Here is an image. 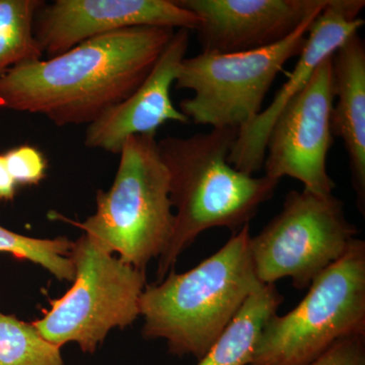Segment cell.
<instances>
[{
  "instance_id": "1",
  "label": "cell",
  "mask_w": 365,
  "mask_h": 365,
  "mask_svg": "<svg viewBox=\"0 0 365 365\" xmlns=\"http://www.w3.org/2000/svg\"><path fill=\"white\" fill-rule=\"evenodd\" d=\"M176 30L133 26L91 38L0 76V107L42 115L56 126L90 125L150 76Z\"/></svg>"
},
{
  "instance_id": "2",
  "label": "cell",
  "mask_w": 365,
  "mask_h": 365,
  "mask_svg": "<svg viewBox=\"0 0 365 365\" xmlns=\"http://www.w3.org/2000/svg\"><path fill=\"white\" fill-rule=\"evenodd\" d=\"M239 129L212 128L208 133L168 136L158 141L170 177V199L176 208L169 246L158 258V282L174 269L180 255L213 227L237 234L272 199L279 181L255 177L227 162Z\"/></svg>"
},
{
  "instance_id": "3",
  "label": "cell",
  "mask_w": 365,
  "mask_h": 365,
  "mask_svg": "<svg viewBox=\"0 0 365 365\" xmlns=\"http://www.w3.org/2000/svg\"><path fill=\"white\" fill-rule=\"evenodd\" d=\"M250 225L212 256L184 273L173 269L145 285L139 314L145 339H165L172 354L201 359L220 339L250 295L263 287L255 273Z\"/></svg>"
},
{
  "instance_id": "4",
  "label": "cell",
  "mask_w": 365,
  "mask_h": 365,
  "mask_svg": "<svg viewBox=\"0 0 365 365\" xmlns=\"http://www.w3.org/2000/svg\"><path fill=\"white\" fill-rule=\"evenodd\" d=\"M172 209L169 173L155 136H131L120 153L111 188L98 191L95 215L76 225L125 263L145 270L169 246Z\"/></svg>"
},
{
  "instance_id": "5",
  "label": "cell",
  "mask_w": 365,
  "mask_h": 365,
  "mask_svg": "<svg viewBox=\"0 0 365 365\" xmlns=\"http://www.w3.org/2000/svg\"><path fill=\"white\" fill-rule=\"evenodd\" d=\"M350 335H365V242L359 239L292 311L268 319L249 365H306Z\"/></svg>"
},
{
  "instance_id": "6",
  "label": "cell",
  "mask_w": 365,
  "mask_h": 365,
  "mask_svg": "<svg viewBox=\"0 0 365 365\" xmlns=\"http://www.w3.org/2000/svg\"><path fill=\"white\" fill-rule=\"evenodd\" d=\"M113 255L86 234L73 242L69 256L73 284L66 294L50 300L51 309L33 322L48 342L59 348L76 342L93 354L113 328H126L140 316L145 270Z\"/></svg>"
},
{
  "instance_id": "7",
  "label": "cell",
  "mask_w": 365,
  "mask_h": 365,
  "mask_svg": "<svg viewBox=\"0 0 365 365\" xmlns=\"http://www.w3.org/2000/svg\"><path fill=\"white\" fill-rule=\"evenodd\" d=\"M322 11L277 44L232 54L202 52L182 60L175 88L192 91L194 96L180 102V112L190 122L212 128L240 129L248 124L262 112L271 86L288 60L299 56Z\"/></svg>"
},
{
  "instance_id": "8",
  "label": "cell",
  "mask_w": 365,
  "mask_h": 365,
  "mask_svg": "<svg viewBox=\"0 0 365 365\" xmlns=\"http://www.w3.org/2000/svg\"><path fill=\"white\" fill-rule=\"evenodd\" d=\"M357 234L339 198L292 190L282 210L250 240L255 273L264 285L289 277L295 289H307L342 258Z\"/></svg>"
},
{
  "instance_id": "9",
  "label": "cell",
  "mask_w": 365,
  "mask_h": 365,
  "mask_svg": "<svg viewBox=\"0 0 365 365\" xmlns=\"http://www.w3.org/2000/svg\"><path fill=\"white\" fill-rule=\"evenodd\" d=\"M334 55V54H333ZM333 55L324 60L299 93L278 115L269 134L263 169L280 181L299 180L317 195H331L336 182L327 170L334 143Z\"/></svg>"
},
{
  "instance_id": "10",
  "label": "cell",
  "mask_w": 365,
  "mask_h": 365,
  "mask_svg": "<svg viewBox=\"0 0 365 365\" xmlns=\"http://www.w3.org/2000/svg\"><path fill=\"white\" fill-rule=\"evenodd\" d=\"M200 19L176 0H56L43 4L34 36L48 58L98 36L133 26L197 30Z\"/></svg>"
},
{
  "instance_id": "11",
  "label": "cell",
  "mask_w": 365,
  "mask_h": 365,
  "mask_svg": "<svg viewBox=\"0 0 365 365\" xmlns=\"http://www.w3.org/2000/svg\"><path fill=\"white\" fill-rule=\"evenodd\" d=\"M329 0H176L200 19L203 53L232 54L287 39Z\"/></svg>"
},
{
  "instance_id": "12",
  "label": "cell",
  "mask_w": 365,
  "mask_h": 365,
  "mask_svg": "<svg viewBox=\"0 0 365 365\" xmlns=\"http://www.w3.org/2000/svg\"><path fill=\"white\" fill-rule=\"evenodd\" d=\"M364 6V0H329L309 29L299 61L287 83L265 110L239 129L227 158L235 170L254 176L263 169L269 134L278 115L306 88L317 67L364 26L365 21L359 16Z\"/></svg>"
},
{
  "instance_id": "13",
  "label": "cell",
  "mask_w": 365,
  "mask_h": 365,
  "mask_svg": "<svg viewBox=\"0 0 365 365\" xmlns=\"http://www.w3.org/2000/svg\"><path fill=\"white\" fill-rule=\"evenodd\" d=\"M188 30H176L150 76L133 93L103 114L86 131V148L120 155L131 136H155L167 122L188 124L189 119L173 104L170 88L188 51Z\"/></svg>"
},
{
  "instance_id": "14",
  "label": "cell",
  "mask_w": 365,
  "mask_h": 365,
  "mask_svg": "<svg viewBox=\"0 0 365 365\" xmlns=\"http://www.w3.org/2000/svg\"><path fill=\"white\" fill-rule=\"evenodd\" d=\"M334 137L344 143L359 212L365 215V43L356 33L333 55Z\"/></svg>"
},
{
  "instance_id": "15",
  "label": "cell",
  "mask_w": 365,
  "mask_h": 365,
  "mask_svg": "<svg viewBox=\"0 0 365 365\" xmlns=\"http://www.w3.org/2000/svg\"><path fill=\"white\" fill-rule=\"evenodd\" d=\"M283 302L275 284L259 288L197 365H249L264 326Z\"/></svg>"
},
{
  "instance_id": "16",
  "label": "cell",
  "mask_w": 365,
  "mask_h": 365,
  "mask_svg": "<svg viewBox=\"0 0 365 365\" xmlns=\"http://www.w3.org/2000/svg\"><path fill=\"white\" fill-rule=\"evenodd\" d=\"M41 0H0V76L26 61L43 58L34 36Z\"/></svg>"
},
{
  "instance_id": "17",
  "label": "cell",
  "mask_w": 365,
  "mask_h": 365,
  "mask_svg": "<svg viewBox=\"0 0 365 365\" xmlns=\"http://www.w3.org/2000/svg\"><path fill=\"white\" fill-rule=\"evenodd\" d=\"M0 365H64L60 348L33 323L0 312Z\"/></svg>"
},
{
  "instance_id": "18",
  "label": "cell",
  "mask_w": 365,
  "mask_h": 365,
  "mask_svg": "<svg viewBox=\"0 0 365 365\" xmlns=\"http://www.w3.org/2000/svg\"><path fill=\"white\" fill-rule=\"evenodd\" d=\"M73 242L67 237L35 239L19 235L0 225V253L13 255L42 266L57 279L73 281L74 269L69 256Z\"/></svg>"
},
{
  "instance_id": "19",
  "label": "cell",
  "mask_w": 365,
  "mask_h": 365,
  "mask_svg": "<svg viewBox=\"0 0 365 365\" xmlns=\"http://www.w3.org/2000/svg\"><path fill=\"white\" fill-rule=\"evenodd\" d=\"M7 167L16 185H37L45 178L47 162L39 150L21 145L7 151Z\"/></svg>"
},
{
  "instance_id": "20",
  "label": "cell",
  "mask_w": 365,
  "mask_h": 365,
  "mask_svg": "<svg viewBox=\"0 0 365 365\" xmlns=\"http://www.w3.org/2000/svg\"><path fill=\"white\" fill-rule=\"evenodd\" d=\"M306 365H365V335H350L334 343Z\"/></svg>"
},
{
  "instance_id": "21",
  "label": "cell",
  "mask_w": 365,
  "mask_h": 365,
  "mask_svg": "<svg viewBox=\"0 0 365 365\" xmlns=\"http://www.w3.org/2000/svg\"><path fill=\"white\" fill-rule=\"evenodd\" d=\"M16 188V182L9 173L6 157L0 155V201L13 200Z\"/></svg>"
}]
</instances>
